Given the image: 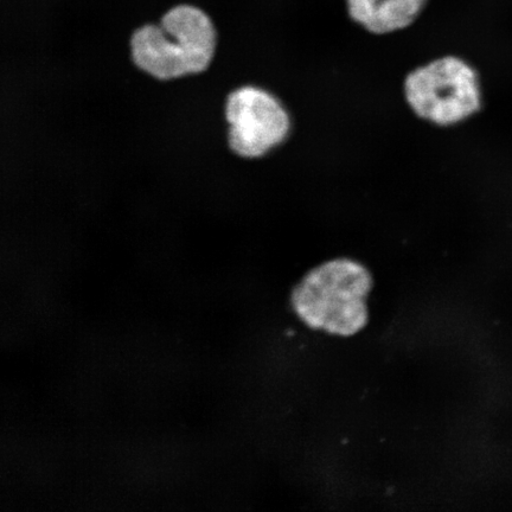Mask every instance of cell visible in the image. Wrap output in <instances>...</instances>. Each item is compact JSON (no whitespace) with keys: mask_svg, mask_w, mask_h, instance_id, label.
Wrapping results in <instances>:
<instances>
[{"mask_svg":"<svg viewBox=\"0 0 512 512\" xmlns=\"http://www.w3.org/2000/svg\"><path fill=\"white\" fill-rule=\"evenodd\" d=\"M403 95L416 117L440 127L463 123L483 104L476 69L453 55L438 57L408 73Z\"/></svg>","mask_w":512,"mask_h":512,"instance_id":"cell-3","label":"cell"},{"mask_svg":"<svg viewBox=\"0 0 512 512\" xmlns=\"http://www.w3.org/2000/svg\"><path fill=\"white\" fill-rule=\"evenodd\" d=\"M351 19L368 34L388 36L411 28L430 0H344Z\"/></svg>","mask_w":512,"mask_h":512,"instance_id":"cell-5","label":"cell"},{"mask_svg":"<svg viewBox=\"0 0 512 512\" xmlns=\"http://www.w3.org/2000/svg\"><path fill=\"white\" fill-rule=\"evenodd\" d=\"M229 150L243 159H261L283 145L292 132L290 112L275 93L258 85H242L224 101Z\"/></svg>","mask_w":512,"mask_h":512,"instance_id":"cell-4","label":"cell"},{"mask_svg":"<svg viewBox=\"0 0 512 512\" xmlns=\"http://www.w3.org/2000/svg\"><path fill=\"white\" fill-rule=\"evenodd\" d=\"M371 287L373 278L360 262L330 260L305 275L293 290L292 304L309 328L349 337L366 328Z\"/></svg>","mask_w":512,"mask_h":512,"instance_id":"cell-2","label":"cell"},{"mask_svg":"<svg viewBox=\"0 0 512 512\" xmlns=\"http://www.w3.org/2000/svg\"><path fill=\"white\" fill-rule=\"evenodd\" d=\"M216 25L206 12L192 5H177L158 23L134 29L131 59L139 70L158 81H174L206 72L213 62Z\"/></svg>","mask_w":512,"mask_h":512,"instance_id":"cell-1","label":"cell"}]
</instances>
